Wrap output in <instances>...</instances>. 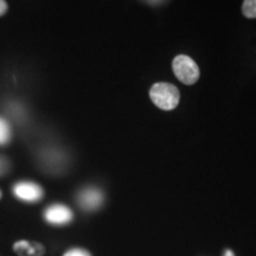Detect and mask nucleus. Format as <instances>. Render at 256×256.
<instances>
[{"instance_id": "obj_15", "label": "nucleus", "mask_w": 256, "mask_h": 256, "mask_svg": "<svg viewBox=\"0 0 256 256\" xmlns=\"http://www.w3.org/2000/svg\"><path fill=\"white\" fill-rule=\"evenodd\" d=\"M0 256H2V254H0Z\"/></svg>"}, {"instance_id": "obj_1", "label": "nucleus", "mask_w": 256, "mask_h": 256, "mask_svg": "<svg viewBox=\"0 0 256 256\" xmlns=\"http://www.w3.org/2000/svg\"><path fill=\"white\" fill-rule=\"evenodd\" d=\"M151 100L156 107L164 110H172L176 108L180 100L178 88L171 83L159 82L153 84L150 90Z\"/></svg>"}, {"instance_id": "obj_2", "label": "nucleus", "mask_w": 256, "mask_h": 256, "mask_svg": "<svg viewBox=\"0 0 256 256\" xmlns=\"http://www.w3.org/2000/svg\"><path fill=\"white\" fill-rule=\"evenodd\" d=\"M172 68L177 78L185 84H194L200 78V68L188 56L179 55L176 57Z\"/></svg>"}, {"instance_id": "obj_6", "label": "nucleus", "mask_w": 256, "mask_h": 256, "mask_svg": "<svg viewBox=\"0 0 256 256\" xmlns=\"http://www.w3.org/2000/svg\"><path fill=\"white\" fill-rule=\"evenodd\" d=\"M12 248L17 256H44L46 252L43 243L28 240H19Z\"/></svg>"}, {"instance_id": "obj_11", "label": "nucleus", "mask_w": 256, "mask_h": 256, "mask_svg": "<svg viewBox=\"0 0 256 256\" xmlns=\"http://www.w3.org/2000/svg\"><path fill=\"white\" fill-rule=\"evenodd\" d=\"M8 2H6L5 0H0V17L4 16L6 12H8Z\"/></svg>"}, {"instance_id": "obj_14", "label": "nucleus", "mask_w": 256, "mask_h": 256, "mask_svg": "<svg viewBox=\"0 0 256 256\" xmlns=\"http://www.w3.org/2000/svg\"><path fill=\"white\" fill-rule=\"evenodd\" d=\"M2 191H0V200H2Z\"/></svg>"}, {"instance_id": "obj_3", "label": "nucleus", "mask_w": 256, "mask_h": 256, "mask_svg": "<svg viewBox=\"0 0 256 256\" xmlns=\"http://www.w3.org/2000/svg\"><path fill=\"white\" fill-rule=\"evenodd\" d=\"M14 192L18 200L28 202V203L40 200L44 194L40 185L32 183V182H19L14 185Z\"/></svg>"}, {"instance_id": "obj_8", "label": "nucleus", "mask_w": 256, "mask_h": 256, "mask_svg": "<svg viewBox=\"0 0 256 256\" xmlns=\"http://www.w3.org/2000/svg\"><path fill=\"white\" fill-rule=\"evenodd\" d=\"M242 12L247 18H256V0H244Z\"/></svg>"}, {"instance_id": "obj_9", "label": "nucleus", "mask_w": 256, "mask_h": 256, "mask_svg": "<svg viewBox=\"0 0 256 256\" xmlns=\"http://www.w3.org/2000/svg\"><path fill=\"white\" fill-rule=\"evenodd\" d=\"M11 170V162L4 156H0V177H4Z\"/></svg>"}, {"instance_id": "obj_12", "label": "nucleus", "mask_w": 256, "mask_h": 256, "mask_svg": "<svg viewBox=\"0 0 256 256\" xmlns=\"http://www.w3.org/2000/svg\"><path fill=\"white\" fill-rule=\"evenodd\" d=\"M224 256H235V254H234V252L230 250V249H226V250L224 252Z\"/></svg>"}, {"instance_id": "obj_5", "label": "nucleus", "mask_w": 256, "mask_h": 256, "mask_svg": "<svg viewBox=\"0 0 256 256\" xmlns=\"http://www.w3.org/2000/svg\"><path fill=\"white\" fill-rule=\"evenodd\" d=\"M83 210L92 211L98 209L104 203V194L96 188H88L80 192L78 198Z\"/></svg>"}, {"instance_id": "obj_10", "label": "nucleus", "mask_w": 256, "mask_h": 256, "mask_svg": "<svg viewBox=\"0 0 256 256\" xmlns=\"http://www.w3.org/2000/svg\"><path fill=\"white\" fill-rule=\"evenodd\" d=\"M63 256H92V254L88 250H86V249L72 248L64 252Z\"/></svg>"}, {"instance_id": "obj_4", "label": "nucleus", "mask_w": 256, "mask_h": 256, "mask_svg": "<svg viewBox=\"0 0 256 256\" xmlns=\"http://www.w3.org/2000/svg\"><path fill=\"white\" fill-rule=\"evenodd\" d=\"M44 217L46 222L52 226H66L72 222V211L63 204H54L46 210Z\"/></svg>"}, {"instance_id": "obj_13", "label": "nucleus", "mask_w": 256, "mask_h": 256, "mask_svg": "<svg viewBox=\"0 0 256 256\" xmlns=\"http://www.w3.org/2000/svg\"><path fill=\"white\" fill-rule=\"evenodd\" d=\"M148 2H151V4H158V2H162V0H147Z\"/></svg>"}, {"instance_id": "obj_7", "label": "nucleus", "mask_w": 256, "mask_h": 256, "mask_svg": "<svg viewBox=\"0 0 256 256\" xmlns=\"http://www.w3.org/2000/svg\"><path fill=\"white\" fill-rule=\"evenodd\" d=\"M11 140V128L8 121L0 118V146L6 145Z\"/></svg>"}]
</instances>
